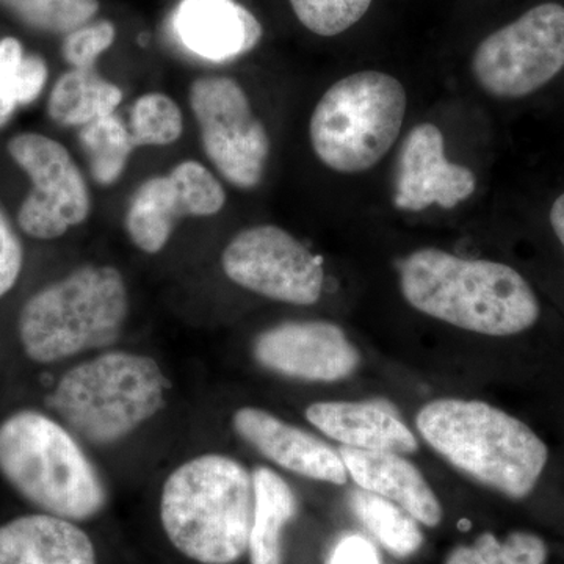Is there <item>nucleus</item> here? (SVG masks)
I'll return each instance as SVG.
<instances>
[{
	"label": "nucleus",
	"mask_w": 564,
	"mask_h": 564,
	"mask_svg": "<svg viewBox=\"0 0 564 564\" xmlns=\"http://www.w3.org/2000/svg\"><path fill=\"white\" fill-rule=\"evenodd\" d=\"M399 274L414 310L466 332L514 336L540 318L532 285L505 263L422 248L399 263Z\"/></svg>",
	"instance_id": "1"
},
{
	"label": "nucleus",
	"mask_w": 564,
	"mask_h": 564,
	"mask_svg": "<svg viewBox=\"0 0 564 564\" xmlns=\"http://www.w3.org/2000/svg\"><path fill=\"white\" fill-rule=\"evenodd\" d=\"M254 485L231 456H195L170 474L161 496L163 532L199 564H234L248 552Z\"/></svg>",
	"instance_id": "2"
},
{
	"label": "nucleus",
	"mask_w": 564,
	"mask_h": 564,
	"mask_svg": "<svg viewBox=\"0 0 564 564\" xmlns=\"http://www.w3.org/2000/svg\"><path fill=\"white\" fill-rule=\"evenodd\" d=\"M415 426L452 466L511 499L530 496L547 464V445L529 425L480 400H433Z\"/></svg>",
	"instance_id": "3"
},
{
	"label": "nucleus",
	"mask_w": 564,
	"mask_h": 564,
	"mask_svg": "<svg viewBox=\"0 0 564 564\" xmlns=\"http://www.w3.org/2000/svg\"><path fill=\"white\" fill-rule=\"evenodd\" d=\"M0 475L43 513L85 522L107 505V489L79 441L39 411H18L0 423Z\"/></svg>",
	"instance_id": "4"
},
{
	"label": "nucleus",
	"mask_w": 564,
	"mask_h": 564,
	"mask_svg": "<svg viewBox=\"0 0 564 564\" xmlns=\"http://www.w3.org/2000/svg\"><path fill=\"white\" fill-rule=\"evenodd\" d=\"M166 391L169 381L155 359L109 351L63 375L47 406L74 436L111 445L161 413Z\"/></svg>",
	"instance_id": "5"
},
{
	"label": "nucleus",
	"mask_w": 564,
	"mask_h": 564,
	"mask_svg": "<svg viewBox=\"0 0 564 564\" xmlns=\"http://www.w3.org/2000/svg\"><path fill=\"white\" fill-rule=\"evenodd\" d=\"M128 315V285L120 270L82 265L22 306L18 333L32 361L54 364L110 347Z\"/></svg>",
	"instance_id": "6"
},
{
	"label": "nucleus",
	"mask_w": 564,
	"mask_h": 564,
	"mask_svg": "<svg viewBox=\"0 0 564 564\" xmlns=\"http://www.w3.org/2000/svg\"><path fill=\"white\" fill-rule=\"evenodd\" d=\"M408 98L391 74L361 70L333 85L313 111L310 139L329 170L356 174L373 169L402 132Z\"/></svg>",
	"instance_id": "7"
},
{
	"label": "nucleus",
	"mask_w": 564,
	"mask_h": 564,
	"mask_svg": "<svg viewBox=\"0 0 564 564\" xmlns=\"http://www.w3.org/2000/svg\"><path fill=\"white\" fill-rule=\"evenodd\" d=\"M564 68V7L541 3L486 36L473 58L475 80L488 95L519 99Z\"/></svg>",
	"instance_id": "8"
},
{
	"label": "nucleus",
	"mask_w": 564,
	"mask_h": 564,
	"mask_svg": "<svg viewBox=\"0 0 564 564\" xmlns=\"http://www.w3.org/2000/svg\"><path fill=\"white\" fill-rule=\"evenodd\" d=\"M188 102L212 165L232 187H258L272 144L242 85L231 77H199L192 84Z\"/></svg>",
	"instance_id": "9"
},
{
	"label": "nucleus",
	"mask_w": 564,
	"mask_h": 564,
	"mask_svg": "<svg viewBox=\"0 0 564 564\" xmlns=\"http://www.w3.org/2000/svg\"><path fill=\"white\" fill-rule=\"evenodd\" d=\"M7 151L32 182L18 210L24 234L55 240L90 217V188L62 143L43 133L22 132L9 141Z\"/></svg>",
	"instance_id": "10"
},
{
	"label": "nucleus",
	"mask_w": 564,
	"mask_h": 564,
	"mask_svg": "<svg viewBox=\"0 0 564 564\" xmlns=\"http://www.w3.org/2000/svg\"><path fill=\"white\" fill-rule=\"evenodd\" d=\"M221 269L234 284L295 306L317 303L325 282L321 259L291 232L273 225L236 234L223 250Z\"/></svg>",
	"instance_id": "11"
},
{
	"label": "nucleus",
	"mask_w": 564,
	"mask_h": 564,
	"mask_svg": "<svg viewBox=\"0 0 564 564\" xmlns=\"http://www.w3.org/2000/svg\"><path fill=\"white\" fill-rule=\"evenodd\" d=\"M225 204L226 192L217 176L203 163L184 161L165 176L140 184L126 212L124 228L140 251L158 254L182 218L214 217Z\"/></svg>",
	"instance_id": "12"
},
{
	"label": "nucleus",
	"mask_w": 564,
	"mask_h": 564,
	"mask_svg": "<svg viewBox=\"0 0 564 564\" xmlns=\"http://www.w3.org/2000/svg\"><path fill=\"white\" fill-rule=\"evenodd\" d=\"M252 356L270 372L310 383H336L361 366V355L344 329L326 321L272 326L256 337Z\"/></svg>",
	"instance_id": "13"
},
{
	"label": "nucleus",
	"mask_w": 564,
	"mask_h": 564,
	"mask_svg": "<svg viewBox=\"0 0 564 564\" xmlns=\"http://www.w3.org/2000/svg\"><path fill=\"white\" fill-rule=\"evenodd\" d=\"M475 187V174L445 158V140L440 128L422 122L411 129L400 150L393 181L397 209L422 212L434 204L454 209L473 195Z\"/></svg>",
	"instance_id": "14"
},
{
	"label": "nucleus",
	"mask_w": 564,
	"mask_h": 564,
	"mask_svg": "<svg viewBox=\"0 0 564 564\" xmlns=\"http://www.w3.org/2000/svg\"><path fill=\"white\" fill-rule=\"evenodd\" d=\"M236 433L270 462L310 480L345 485L347 467L339 452L314 434L281 421L261 408H240L232 415Z\"/></svg>",
	"instance_id": "15"
},
{
	"label": "nucleus",
	"mask_w": 564,
	"mask_h": 564,
	"mask_svg": "<svg viewBox=\"0 0 564 564\" xmlns=\"http://www.w3.org/2000/svg\"><path fill=\"white\" fill-rule=\"evenodd\" d=\"M173 25L188 51L215 63L243 57L263 33L258 18L237 0H181Z\"/></svg>",
	"instance_id": "16"
},
{
	"label": "nucleus",
	"mask_w": 564,
	"mask_h": 564,
	"mask_svg": "<svg viewBox=\"0 0 564 564\" xmlns=\"http://www.w3.org/2000/svg\"><path fill=\"white\" fill-rule=\"evenodd\" d=\"M348 477L366 491L402 507L419 524L434 529L443 521V507L421 470L392 452L339 448Z\"/></svg>",
	"instance_id": "17"
},
{
	"label": "nucleus",
	"mask_w": 564,
	"mask_h": 564,
	"mask_svg": "<svg viewBox=\"0 0 564 564\" xmlns=\"http://www.w3.org/2000/svg\"><path fill=\"white\" fill-rule=\"evenodd\" d=\"M307 422L323 434L361 451L414 454V433L395 413L373 402H321L307 406Z\"/></svg>",
	"instance_id": "18"
},
{
	"label": "nucleus",
	"mask_w": 564,
	"mask_h": 564,
	"mask_svg": "<svg viewBox=\"0 0 564 564\" xmlns=\"http://www.w3.org/2000/svg\"><path fill=\"white\" fill-rule=\"evenodd\" d=\"M0 564H98V556L76 522L43 513L0 525Z\"/></svg>",
	"instance_id": "19"
},
{
	"label": "nucleus",
	"mask_w": 564,
	"mask_h": 564,
	"mask_svg": "<svg viewBox=\"0 0 564 564\" xmlns=\"http://www.w3.org/2000/svg\"><path fill=\"white\" fill-rule=\"evenodd\" d=\"M254 510L248 554L251 564H282V533L299 511L295 494L280 474L256 467Z\"/></svg>",
	"instance_id": "20"
},
{
	"label": "nucleus",
	"mask_w": 564,
	"mask_h": 564,
	"mask_svg": "<svg viewBox=\"0 0 564 564\" xmlns=\"http://www.w3.org/2000/svg\"><path fill=\"white\" fill-rule=\"evenodd\" d=\"M121 101V88L104 79L96 68H70L52 87L47 113L63 128H82L115 113Z\"/></svg>",
	"instance_id": "21"
},
{
	"label": "nucleus",
	"mask_w": 564,
	"mask_h": 564,
	"mask_svg": "<svg viewBox=\"0 0 564 564\" xmlns=\"http://www.w3.org/2000/svg\"><path fill=\"white\" fill-rule=\"evenodd\" d=\"M350 508L378 543L397 558H408L421 551V527L399 505L366 489H356L350 494Z\"/></svg>",
	"instance_id": "22"
},
{
	"label": "nucleus",
	"mask_w": 564,
	"mask_h": 564,
	"mask_svg": "<svg viewBox=\"0 0 564 564\" xmlns=\"http://www.w3.org/2000/svg\"><path fill=\"white\" fill-rule=\"evenodd\" d=\"M79 143L93 181L101 187H111L121 180L133 150H137L129 128L117 113L82 126Z\"/></svg>",
	"instance_id": "23"
},
{
	"label": "nucleus",
	"mask_w": 564,
	"mask_h": 564,
	"mask_svg": "<svg viewBox=\"0 0 564 564\" xmlns=\"http://www.w3.org/2000/svg\"><path fill=\"white\" fill-rule=\"evenodd\" d=\"M0 9L32 31L66 36L95 21L101 3L99 0H0Z\"/></svg>",
	"instance_id": "24"
},
{
	"label": "nucleus",
	"mask_w": 564,
	"mask_h": 564,
	"mask_svg": "<svg viewBox=\"0 0 564 564\" xmlns=\"http://www.w3.org/2000/svg\"><path fill=\"white\" fill-rule=\"evenodd\" d=\"M547 547L536 534L513 532L500 541L496 534L481 533L473 544L456 545L444 564H545Z\"/></svg>",
	"instance_id": "25"
},
{
	"label": "nucleus",
	"mask_w": 564,
	"mask_h": 564,
	"mask_svg": "<svg viewBox=\"0 0 564 564\" xmlns=\"http://www.w3.org/2000/svg\"><path fill=\"white\" fill-rule=\"evenodd\" d=\"M129 132L135 148L169 147L184 132V115L165 93H147L133 104Z\"/></svg>",
	"instance_id": "26"
},
{
	"label": "nucleus",
	"mask_w": 564,
	"mask_h": 564,
	"mask_svg": "<svg viewBox=\"0 0 564 564\" xmlns=\"http://www.w3.org/2000/svg\"><path fill=\"white\" fill-rule=\"evenodd\" d=\"M293 13L307 31L336 36L361 21L372 0H289Z\"/></svg>",
	"instance_id": "27"
},
{
	"label": "nucleus",
	"mask_w": 564,
	"mask_h": 564,
	"mask_svg": "<svg viewBox=\"0 0 564 564\" xmlns=\"http://www.w3.org/2000/svg\"><path fill=\"white\" fill-rule=\"evenodd\" d=\"M117 40V28L109 20L91 21L63 39L62 55L70 68H96L104 52Z\"/></svg>",
	"instance_id": "28"
},
{
	"label": "nucleus",
	"mask_w": 564,
	"mask_h": 564,
	"mask_svg": "<svg viewBox=\"0 0 564 564\" xmlns=\"http://www.w3.org/2000/svg\"><path fill=\"white\" fill-rule=\"evenodd\" d=\"M24 265V248L6 212L0 207V299L20 280Z\"/></svg>",
	"instance_id": "29"
},
{
	"label": "nucleus",
	"mask_w": 564,
	"mask_h": 564,
	"mask_svg": "<svg viewBox=\"0 0 564 564\" xmlns=\"http://www.w3.org/2000/svg\"><path fill=\"white\" fill-rule=\"evenodd\" d=\"M325 564H383L372 541L358 533L345 534L326 556Z\"/></svg>",
	"instance_id": "30"
},
{
	"label": "nucleus",
	"mask_w": 564,
	"mask_h": 564,
	"mask_svg": "<svg viewBox=\"0 0 564 564\" xmlns=\"http://www.w3.org/2000/svg\"><path fill=\"white\" fill-rule=\"evenodd\" d=\"M22 58V51L17 41L0 39V96L18 109L21 107L20 95H18V68Z\"/></svg>",
	"instance_id": "31"
},
{
	"label": "nucleus",
	"mask_w": 564,
	"mask_h": 564,
	"mask_svg": "<svg viewBox=\"0 0 564 564\" xmlns=\"http://www.w3.org/2000/svg\"><path fill=\"white\" fill-rule=\"evenodd\" d=\"M551 225L564 248V193L555 199L551 209Z\"/></svg>",
	"instance_id": "32"
}]
</instances>
